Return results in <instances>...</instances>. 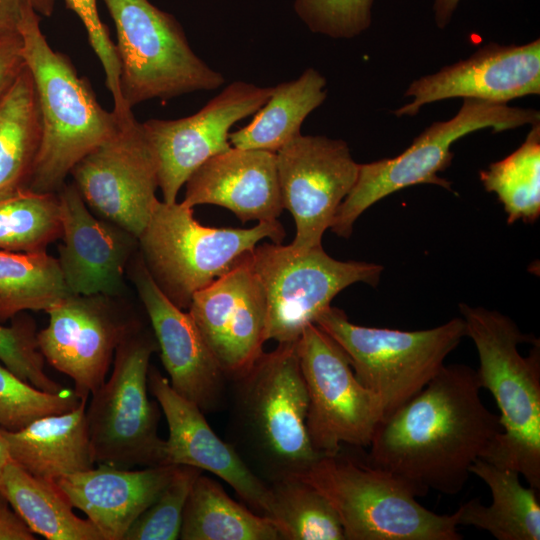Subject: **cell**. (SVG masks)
I'll return each mask as SVG.
<instances>
[{
    "mask_svg": "<svg viewBox=\"0 0 540 540\" xmlns=\"http://www.w3.org/2000/svg\"><path fill=\"white\" fill-rule=\"evenodd\" d=\"M475 369L443 365L377 427L365 460L404 482L416 497L461 492L472 464L502 431L480 395Z\"/></svg>",
    "mask_w": 540,
    "mask_h": 540,
    "instance_id": "obj_1",
    "label": "cell"
},
{
    "mask_svg": "<svg viewBox=\"0 0 540 540\" xmlns=\"http://www.w3.org/2000/svg\"><path fill=\"white\" fill-rule=\"evenodd\" d=\"M229 442L265 482L296 477L320 455L309 439L297 340L278 343L231 380Z\"/></svg>",
    "mask_w": 540,
    "mask_h": 540,
    "instance_id": "obj_2",
    "label": "cell"
},
{
    "mask_svg": "<svg viewBox=\"0 0 540 540\" xmlns=\"http://www.w3.org/2000/svg\"><path fill=\"white\" fill-rule=\"evenodd\" d=\"M466 336L475 344L481 388L493 395L502 431L481 458L517 471L540 488V345L508 316L459 304Z\"/></svg>",
    "mask_w": 540,
    "mask_h": 540,
    "instance_id": "obj_3",
    "label": "cell"
},
{
    "mask_svg": "<svg viewBox=\"0 0 540 540\" xmlns=\"http://www.w3.org/2000/svg\"><path fill=\"white\" fill-rule=\"evenodd\" d=\"M22 56L36 90L41 144L28 189L57 193L72 168L115 134L119 116L105 110L70 60L54 51L40 29V15L29 13L19 27Z\"/></svg>",
    "mask_w": 540,
    "mask_h": 540,
    "instance_id": "obj_4",
    "label": "cell"
},
{
    "mask_svg": "<svg viewBox=\"0 0 540 540\" xmlns=\"http://www.w3.org/2000/svg\"><path fill=\"white\" fill-rule=\"evenodd\" d=\"M332 505L345 540H461L455 515H439L393 474L344 453L320 456L296 476Z\"/></svg>",
    "mask_w": 540,
    "mask_h": 540,
    "instance_id": "obj_5",
    "label": "cell"
},
{
    "mask_svg": "<svg viewBox=\"0 0 540 540\" xmlns=\"http://www.w3.org/2000/svg\"><path fill=\"white\" fill-rule=\"evenodd\" d=\"M284 237L278 219L251 228L208 227L182 202L158 200L137 240L155 283L176 306L187 310L197 291L232 269L260 241L282 243Z\"/></svg>",
    "mask_w": 540,
    "mask_h": 540,
    "instance_id": "obj_6",
    "label": "cell"
},
{
    "mask_svg": "<svg viewBox=\"0 0 540 540\" xmlns=\"http://www.w3.org/2000/svg\"><path fill=\"white\" fill-rule=\"evenodd\" d=\"M314 323L341 346L358 381L379 398L383 420L426 386L466 336L462 317L404 331L354 324L330 306Z\"/></svg>",
    "mask_w": 540,
    "mask_h": 540,
    "instance_id": "obj_7",
    "label": "cell"
},
{
    "mask_svg": "<svg viewBox=\"0 0 540 540\" xmlns=\"http://www.w3.org/2000/svg\"><path fill=\"white\" fill-rule=\"evenodd\" d=\"M539 121L540 114L535 109L463 99L454 117L428 126L398 156L359 164L357 180L337 209L330 230L341 238H349L365 210L412 185L434 184L451 191V183L437 174L451 164V146L461 137L485 128L501 132Z\"/></svg>",
    "mask_w": 540,
    "mask_h": 540,
    "instance_id": "obj_8",
    "label": "cell"
},
{
    "mask_svg": "<svg viewBox=\"0 0 540 540\" xmlns=\"http://www.w3.org/2000/svg\"><path fill=\"white\" fill-rule=\"evenodd\" d=\"M117 31L120 92L125 106L214 90L224 76L190 47L177 20L149 0H103Z\"/></svg>",
    "mask_w": 540,
    "mask_h": 540,
    "instance_id": "obj_9",
    "label": "cell"
},
{
    "mask_svg": "<svg viewBox=\"0 0 540 540\" xmlns=\"http://www.w3.org/2000/svg\"><path fill=\"white\" fill-rule=\"evenodd\" d=\"M158 350L135 325L117 347L110 377L91 396L86 418L96 464L132 469L166 465L158 434L160 406L148 397V372Z\"/></svg>",
    "mask_w": 540,
    "mask_h": 540,
    "instance_id": "obj_10",
    "label": "cell"
},
{
    "mask_svg": "<svg viewBox=\"0 0 540 540\" xmlns=\"http://www.w3.org/2000/svg\"><path fill=\"white\" fill-rule=\"evenodd\" d=\"M266 300L265 340L299 339L335 296L355 283L376 287L383 266L365 261H340L322 245L296 252L282 243L257 244L249 253Z\"/></svg>",
    "mask_w": 540,
    "mask_h": 540,
    "instance_id": "obj_11",
    "label": "cell"
},
{
    "mask_svg": "<svg viewBox=\"0 0 540 540\" xmlns=\"http://www.w3.org/2000/svg\"><path fill=\"white\" fill-rule=\"evenodd\" d=\"M297 350L313 449L323 456L344 446H369L383 420L381 402L358 381L345 351L315 323L304 328Z\"/></svg>",
    "mask_w": 540,
    "mask_h": 540,
    "instance_id": "obj_12",
    "label": "cell"
},
{
    "mask_svg": "<svg viewBox=\"0 0 540 540\" xmlns=\"http://www.w3.org/2000/svg\"><path fill=\"white\" fill-rule=\"evenodd\" d=\"M116 114L120 122L115 134L85 155L70 174L95 215L138 238L158 201L157 163L132 110Z\"/></svg>",
    "mask_w": 540,
    "mask_h": 540,
    "instance_id": "obj_13",
    "label": "cell"
},
{
    "mask_svg": "<svg viewBox=\"0 0 540 540\" xmlns=\"http://www.w3.org/2000/svg\"><path fill=\"white\" fill-rule=\"evenodd\" d=\"M276 163L283 208L296 228L289 246L296 252L321 246L357 180L359 164L344 140L302 134L276 152Z\"/></svg>",
    "mask_w": 540,
    "mask_h": 540,
    "instance_id": "obj_14",
    "label": "cell"
},
{
    "mask_svg": "<svg viewBox=\"0 0 540 540\" xmlns=\"http://www.w3.org/2000/svg\"><path fill=\"white\" fill-rule=\"evenodd\" d=\"M271 90L272 87L234 81L193 115L142 123L156 159L158 187L164 202H176L190 175L206 160L231 147V127L256 113Z\"/></svg>",
    "mask_w": 540,
    "mask_h": 540,
    "instance_id": "obj_15",
    "label": "cell"
},
{
    "mask_svg": "<svg viewBox=\"0 0 540 540\" xmlns=\"http://www.w3.org/2000/svg\"><path fill=\"white\" fill-rule=\"evenodd\" d=\"M49 323L37 333L44 359L70 377L80 399L106 381L114 354L136 325L102 295H68L46 311Z\"/></svg>",
    "mask_w": 540,
    "mask_h": 540,
    "instance_id": "obj_16",
    "label": "cell"
},
{
    "mask_svg": "<svg viewBox=\"0 0 540 540\" xmlns=\"http://www.w3.org/2000/svg\"><path fill=\"white\" fill-rule=\"evenodd\" d=\"M248 256L197 291L187 309L229 381L252 366L266 342L265 295Z\"/></svg>",
    "mask_w": 540,
    "mask_h": 540,
    "instance_id": "obj_17",
    "label": "cell"
},
{
    "mask_svg": "<svg viewBox=\"0 0 540 540\" xmlns=\"http://www.w3.org/2000/svg\"><path fill=\"white\" fill-rule=\"evenodd\" d=\"M131 277L154 332L171 387L204 414L227 403L228 378L190 313L176 306L158 287L141 256Z\"/></svg>",
    "mask_w": 540,
    "mask_h": 540,
    "instance_id": "obj_18",
    "label": "cell"
},
{
    "mask_svg": "<svg viewBox=\"0 0 540 540\" xmlns=\"http://www.w3.org/2000/svg\"><path fill=\"white\" fill-rule=\"evenodd\" d=\"M540 93V39L523 45L487 44L469 58L414 80L405 92L411 102L397 117L414 116L426 104L470 98L494 103Z\"/></svg>",
    "mask_w": 540,
    "mask_h": 540,
    "instance_id": "obj_19",
    "label": "cell"
},
{
    "mask_svg": "<svg viewBox=\"0 0 540 540\" xmlns=\"http://www.w3.org/2000/svg\"><path fill=\"white\" fill-rule=\"evenodd\" d=\"M148 389L162 410L169 429L165 440L166 465H188L224 480L243 503L268 518L271 492L236 449L223 441L208 424L205 414L179 395L168 378L149 368Z\"/></svg>",
    "mask_w": 540,
    "mask_h": 540,
    "instance_id": "obj_20",
    "label": "cell"
},
{
    "mask_svg": "<svg viewBox=\"0 0 540 540\" xmlns=\"http://www.w3.org/2000/svg\"><path fill=\"white\" fill-rule=\"evenodd\" d=\"M62 218L58 263L73 295L115 296L124 285L126 266L137 238L93 214L73 183L57 192Z\"/></svg>",
    "mask_w": 540,
    "mask_h": 540,
    "instance_id": "obj_21",
    "label": "cell"
},
{
    "mask_svg": "<svg viewBox=\"0 0 540 540\" xmlns=\"http://www.w3.org/2000/svg\"><path fill=\"white\" fill-rule=\"evenodd\" d=\"M188 207L212 204L242 222L277 220L283 211L276 153L230 147L200 165L187 179Z\"/></svg>",
    "mask_w": 540,
    "mask_h": 540,
    "instance_id": "obj_22",
    "label": "cell"
},
{
    "mask_svg": "<svg viewBox=\"0 0 540 540\" xmlns=\"http://www.w3.org/2000/svg\"><path fill=\"white\" fill-rule=\"evenodd\" d=\"M174 467L133 470L98 464L55 483L73 508L86 514L104 540H123L131 524L167 484Z\"/></svg>",
    "mask_w": 540,
    "mask_h": 540,
    "instance_id": "obj_23",
    "label": "cell"
},
{
    "mask_svg": "<svg viewBox=\"0 0 540 540\" xmlns=\"http://www.w3.org/2000/svg\"><path fill=\"white\" fill-rule=\"evenodd\" d=\"M86 402L82 399L73 410L38 418L17 431L0 428L11 461L52 482L95 467Z\"/></svg>",
    "mask_w": 540,
    "mask_h": 540,
    "instance_id": "obj_24",
    "label": "cell"
},
{
    "mask_svg": "<svg viewBox=\"0 0 540 540\" xmlns=\"http://www.w3.org/2000/svg\"><path fill=\"white\" fill-rule=\"evenodd\" d=\"M470 473L483 480L492 495L490 506L479 499L463 503L455 512L459 525L488 531L498 540H539L540 505L536 489L525 487L520 474L477 459Z\"/></svg>",
    "mask_w": 540,
    "mask_h": 540,
    "instance_id": "obj_25",
    "label": "cell"
},
{
    "mask_svg": "<svg viewBox=\"0 0 540 540\" xmlns=\"http://www.w3.org/2000/svg\"><path fill=\"white\" fill-rule=\"evenodd\" d=\"M326 79L314 68L298 78L272 87L266 103L252 121L229 134L232 147L276 153L301 134L307 116L326 99Z\"/></svg>",
    "mask_w": 540,
    "mask_h": 540,
    "instance_id": "obj_26",
    "label": "cell"
},
{
    "mask_svg": "<svg viewBox=\"0 0 540 540\" xmlns=\"http://www.w3.org/2000/svg\"><path fill=\"white\" fill-rule=\"evenodd\" d=\"M41 136L36 90L25 64L0 100V199L28 187Z\"/></svg>",
    "mask_w": 540,
    "mask_h": 540,
    "instance_id": "obj_27",
    "label": "cell"
},
{
    "mask_svg": "<svg viewBox=\"0 0 540 540\" xmlns=\"http://www.w3.org/2000/svg\"><path fill=\"white\" fill-rule=\"evenodd\" d=\"M0 489L33 533L48 540H104L88 518L73 512L55 482L28 473L13 461L3 470Z\"/></svg>",
    "mask_w": 540,
    "mask_h": 540,
    "instance_id": "obj_28",
    "label": "cell"
},
{
    "mask_svg": "<svg viewBox=\"0 0 540 540\" xmlns=\"http://www.w3.org/2000/svg\"><path fill=\"white\" fill-rule=\"evenodd\" d=\"M179 538L279 540V535L270 519L236 502L219 482L201 473L186 500Z\"/></svg>",
    "mask_w": 540,
    "mask_h": 540,
    "instance_id": "obj_29",
    "label": "cell"
},
{
    "mask_svg": "<svg viewBox=\"0 0 540 540\" xmlns=\"http://www.w3.org/2000/svg\"><path fill=\"white\" fill-rule=\"evenodd\" d=\"M68 295L57 258L0 250V323L23 311H47Z\"/></svg>",
    "mask_w": 540,
    "mask_h": 540,
    "instance_id": "obj_30",
    "label": "cell"
},
{
    "mask_svg": "<svg viewBox=\"0 0 540 540\" xmlns=\"http://www.w3.org/2000/svg\"><path fill=\"white\" fill-rule=\"evenodd\" d=\"M479 177L502 203L508 224L534 223L540 216V124L531 125L522 145Z\"/></svg>",
    "mask_w": 540,
    "mask_h": 540,
    "instance_id": "obj_31",
    "label": "cell"
},
{
    "mask_svg": "<svg viewBox=\"0 0 540 540\" xmlns=\"http://www.w3.org/2000/svg\"><path fill=\"white\" fill-rule=\"evenodd\" d=\"M271 508L268 519L279 540H345L332 505L312 485L298 477L269 483Z\"/></svg>",
    "mask_w": 540,
    "mask_h": 540,
    "instance_id": "obj_32",
    "label": "cell"
},
{
    "mask_svg": "<svg viewBox=\"0 0 540 540\" xmlns=\"http://www.w3.org/2000/svg\"><path fill=\"white\" fill-rule=\"evenodd\" d=\"M61 236L58 193L25 188L0 199V250L44 252Z\"/></svg>",
    "mask_w": 540,
    "mask_h": 540,
    "instance_id": "obj_33",
    "label": "cell"
},
{
    "mask_svg": "<svg viewBox=\"0 0 540 540\" xmlns=\"http://www.w3.org/2000/svg\"><path fill=\"white\" fill-rule=\"evenodd\" d=\"M82 399L74 389L42 391L0 362V428L17 431L34 420L76 408Z\"/></svg>",
    "mask_w": 540,
    "mask_h": 540,
    "instance_id": "obj_34",
    "label": "cell"
},
{
    "mask_svg": "<svg viewBox=\"0 0 540 540\" xmlns=\"http://www.w3.org/2000/svg\"><path fill=\"white\" fill-rule=\"evenodd\" d=\"M201 473L193 466L175 465L167 484L131 524L123 540L178 539L186 500Z\"/></svg>",
    "mask_w": 540,
    "mask_h": 540,
    "instance_id": "obj_35",
    "label": "cell"
},
{
    "mask_svg": "<svg viewBox=\"0 0 540 540\" xmlns=\"http://www.w3.org/2000/svg\"><path fill=\"white\" fill-rule=\"evenodd\" d=\"M10 326L0 323V362L15 375L34 387L55 393L63 387L44 371V357L32 319L16 316Z\"/></svg>",
    "mask_w": 540,
    "mask_h": 540,
    "instance_id": "obj_36",
    "label": "cell"
},
{
    "mask_svg": "<svg viewBox=\"0 0 540 540\" xmlns=\"http://www.w3.org/2000/svg\"><path fill=\"white\" fill-rule=\"evenodd\" d=\"M373 0H294V10L314 33L350 39L371 24Z\"/></svg>",
    "mask_w": 540,
    "mask_h": 540,
    "instance_id": "obj_37",
    "label": "cell"
},
{
    "mask_svg": "<svg viewBox=\"0 0 540 540\" xmlns=\"http://www.w3.org/2000/svg\"><path fill=\"white\" fill-rule=\"evenodd\" d=\"M65 2L78 15L86 28L90 45L105 71L106 85L114 99V110H122L126 106L120 92L119 58L116 46L98 15L97 0H65Z\"/></svg>",
    "mask_w": 540,
    "mask_h": 540,
    "instance_id": "obj_38",
    "label": "cell"
},
{
    "mask_svg": "<svg viewBox=\"0 0 540 540\" xmlns=\"http://www.w3.org/2000/svg\"><path fill=\"white\" fill-rule=\"evenodd\" d=\"M55 0H0V38L19 34V27L31 12L40 16L53 13Z\"/></svg>",
    "mask_w": 540,
    "mask_h": 540,
    "instance_id": "obj_39",
    "label": "cell"
},
{
    "mask_svg": "<svg viewBox=\"0 0 540 540\" xmlns=\"http://www.w3.org/2000/svg\"><path fill=\"white\" fill-rule=\"evenodd\" d=\"M24 65L20 34L0 38V100Z\"/></svg>",
    "mask_w": 540,
    "mask_h": 540,
    "instance_id": "obj_40",
    "label": "cell"
},
{
    "mask_svg": "<svg viewBox=\"0 0 540 540\" xmlns=\"http://www.w3.org/2000/svg\"><path fill=\"white\" fill-rule=\"evenodd\" d=\"M25 521L9 506L0 509V540H34Z\"/></svg>",
    "mask_w": 540,
    "mask_h": 540,
    "instance_id": "obj_41",
    "label": "cell"
},
{
    "mask_svg": "<svg viewBox=\"0 0 540 540\" xmlns=\"http://www.w3.org/2000/svg\"><path fill=\"white\" fill-rule=\"evenodd\" d=\"M460 0H435L433 5L434 18L437 26L445 28L454 14Z\"/></svg>",
    "mask_w": 540,
    "mask_h": 540,
    "instance_id": "obj_42",
    "label": "cell"
},
{
    "mask_svg": "<svg viewBox=\"0 0 540 540\" xmlns=\"http://www.w3.org/2000/svg\"><path fill=\"white\" fill-rule=\"evenodd\" d=\"M11 461L7 446L0 429V481L5 466ZM1 490V489H0Z\"/></svg>",
    "mask_w": 540,
    "mask_h": 540,
    "instance_id": "obj_43",
    "label": "cell"
},
{
    "mask_svg": "<svg viewBox=\"0 0 540 540\" xmlns=\"http://www.w3.org/2000/svg\"><path fill=\"white\" fill-rule=\"evenodd\" d=\"M9 506L4 494L0 490V509H3L5 507Z\"/></svg>",
    "mask_w": 540,
    "mask_h": 540,
    "instance_id": "obj_44",
    "label": "cell"
}]
</instances>
